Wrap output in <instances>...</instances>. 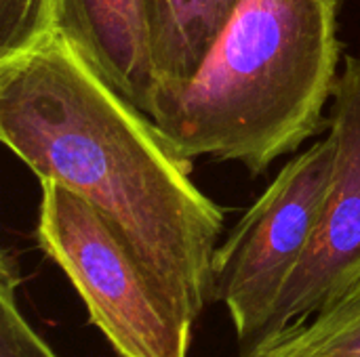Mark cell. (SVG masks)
Listing matches in <instances>:
<instances>
[{"instance_id": "cell-10", "label": "cell", "mask_w": 360, "mask_h": 357, "mask_svg": "<svg viewBox=\"0 0 360 357\" xmlns=\"http://www.w3.org/2000/svg\"><path fill=\"white\" fill-rule=\"evenodd\" d=\"M53 21L55 0H0V63L42 44Z\"/></svg>"}, {"instance_id": "cell-7", "label": "cell", "mask_w": 360, "mask_h": 357, "mask_svg": "<svg viewBox=\"0 0 360 357\" xmlns=\"http://www.w3.org/2000/svg\"><path fill=\"white\" fill-rule=\"evenodd\" d=\"M240 2L243 0H152L156 95L175 93L198 74Z\"/></svg>"}, {"instance_id": "cell-1", "label": "cell", "mask_w": 360, "mask_h": 357, "mask_svg": "<svg viewBox=\"0 0 360 357\" xmlns=\"http://www.w3.org/2000/svg\"><path fill=\"white\" fill-rule=\"evenodd\" d=\"M2 143L38 177L89 202L190 328L215 301L226 213L192 181L160 126L103 82L59 34L0 63Z\"/></svg>"}, {"instance_id": "cell-8", "label": "cell", "mask_w": 360, "mask_h": 357, "mask_svg": "<svg viewBox=\"0 0 360 357\" xmlns=\"http://www.w3.org/2000/svg\"><path fill=\"white\" fill-rule=\"evenodd\" d=\"M240 357H360V284L321 314L251 343Z\"/></svg>"}, {"instance_id": "cell-3", "label": "cell", "mask_w": 360, "mask_h": 357, "mask_svg": "<svg viewBox=\"0 0 360 357\" xmlns=\"http://www.w3.org/2000/svg\"><path fill=\"white\" fill-rule=\"evenodd\" d=\"M36 240L118 356L188 357L192 328L169 309L133 250L89 202L57 183H40Z\"/></svg>"}, {"instance_id": "cell-2", "label": "cell", "mask_w": 360, "mask_h": 357, "mask_svg": "<svg viewBox=\"0 0 360 357\" xmlns=\"http://www.w3.org/2000/svg\"><path fill=\"white\" fill-rule=\"evenodd\" d=\"M342 0H243L198 74L156 95L150 118L188 158L240 162L251 175L329 128L340 76Z\"/></svg>"}, {"instance_id": "cell-6", "label": "cell", "mask_w": 360, "mask_h": 357, "mask_svg": "<svg viewBox=\"0 0 360 357\" xmlns=\"http://www.w3.org/2000/svg\"><path fill=\"white\" fill-rule=\"evenodd\" d=\"M53 32L122 99L150 114L156 95L152 0H55Z\"/></svg>"}, {"instance_id": "cell-9", "label": "cell", "mask_w": 360, "mask_h": 357, "mask_svg": "<svg viewBox=\"0 0 360 357\" xmlns=\"http://www.w3.org/2000/svg\"><path fill=\"white\" fill-rule=\"evenodd\" d=\"M19 284L17 263L4 252L0 265V357H59L25 320L17 301Z\"/></svg>"}, {"instance_id": "cell-4", "label": "cell", "mask_w": 360, "mask_h": 357, "mask_svg": "<svg viewBox=\"0 0 360 357\" xmlns=\"http://www.w3.org/2000/svg\"><path fill=\"white\" fill-rule=\"evenodd\" d=\"M333 160L329 135L293 156L215 250V299L226 305L243 349L264 335L285 284L316 234Z\"/></svg>"}, {"instance_id": "cell-5", "label": "cell", "mask_w": 360, "mask_h": 357, "mask_svg": "<svg viewBox=\"0 0 360 357\" xmlns=\"http://www.w3.org/2000/svg\"><path fill=\"white\" fill-rule=\"evenodd\" d=\"M329 137L335 160L321 223L259 339L321 314L360 284V57L354 55L344 57L333 86Z\"/></svg>"}]
</instances>
